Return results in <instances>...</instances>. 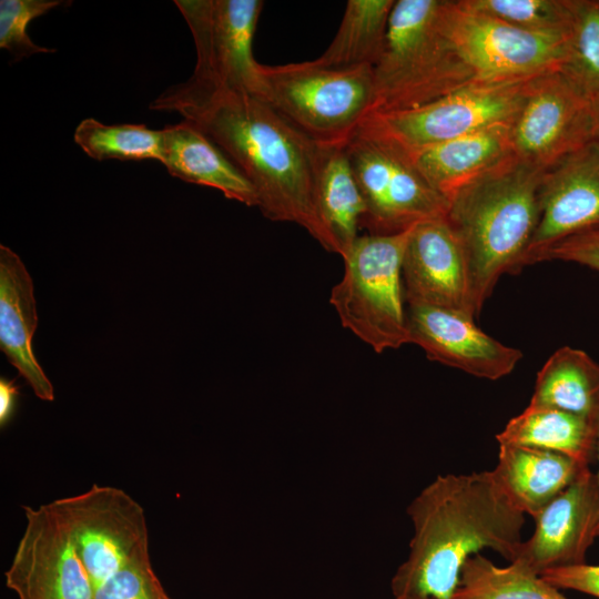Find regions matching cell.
<instances>
[{
  "instance_id": "1",
  "label": "cell",
  "mask_w": 599,
  "mask_h": 599,
  "mask_svg": "<svg viewBox=\"0 0 599 599\" xmlns=\"http://www.w3.org/2000/svg\"><path fill=\"white\" fill-rule=\"evenodd\" d=\"M150 109L177 112L214 142L254 187L258 209L275 222L303 227L337 254L315 205L321 149L255 95L172 85Z\"/></svg>"
},
{
  "instance_id": "2",
  "label": "cell",
  "mask_w": 599,
  "mask_h": 599,
  "mask_svg": "<svg viewBox=\"0 0 599 599\" xmlns=\"http://www.w3.org/2000/svg\"><path fill=\"white\" fill-rule=\"evenodd\" d=\"M407 515L413 536L390 580L393 597L453 599L469 557L490 549L511 562L524 541L526 515L491 470L437 476L410 501Z\"/></svg>"
},
{
  "instance_id": "3",
  "label": "cell",
  "mask_w": 599,
  "mask_h": 599,
  "mask_svg": "<svg viewBox=\"0 0 599 599\" xmlns=\"http://www.w3.org/2000/svg\"><path fill=\"white\" fill-rule=\"evenodd\" d=\"M544 174L514 155L448 199L445 220L463 250L474 316L504 274L521 270L540 219Z\"/></svg>"
},
{
  "instance_id": "4",
  "label": "cell",
  "mask_w": 599,
  "mask_h": 599,
  "mask_svg": "<svg viewBox=\"0 0 599 599\" xmlns=\"http://www.w3.org/2000/svg\"><path fill=\"white\" fill-rule=\"evenodd\" d=\"M439 7L440 0L395 1L374 67L372 113L416 108L479 82L444 33Z\"/></svg>"
},
{
  "instance_id": "5",
  "label": "cell",
  "mask_w": 599,
  "mask_h": 599,
  "mask_svg": "<svg viewBox=\"0 0 599 599\" xmlns=\"http://www.w3.org/2000/svg\"><path fill=\"white\" fill-rule=\"evenodd\" d=\"M263 100L319 146H345L375 103L374 67L262 64Z\"/></svg>"
},
{
  "instance_id": "6",
  "label": "cell",
  "mask_w": 599,
  "mask_h": 599,
  "mask_svg": "<svg viewBox=\"0 0 599 599\" xmlns=\"http://www.w3.org/2000/svg\"><path fill=\"white\" fill-rule=\"evenodd\" d=\"M413 227L390 235H359L343 257V276L331 291L329 303L342 326L378 354L410 344L402 266Z\"/></svg>"
},
{
  "instance_id": "7",
  "label": "cell",
  "mask_w": 599,
  "mask_h": 599,
  "mask_svg": "<svg viewBox=\"0 0 599 599\" xmlns=\"http://www.w3.org/2000/svg\"><path fill=\"white\" fill-rule=\"evenodd\" d=\"M532 79L475 82L416 108L373 112L356 134L412 154L488 126L511 125Z\"/></svg>"
},
{
  "instance_id": "8",
  "label": "cell",
  "mask_w": 599,
  "mask_h": 599,
  "mask_svg": "<svg viewBox=\"0 0 599 599\" xmlns=\"http://www.w3.org/2000/svg\"><path fill=\"white\" fill-rule=\"evenodd\" d=\"M194 39L196 63L179 84L186 90H226L263 99L262 64L253 41L262 0H175Z\"/></svg>"
},
{
  "instance_id": "9",
  "label": "cell",
  "mask_w": 599,
  "mask_h": 599,
  "mask_svg": "<svg viewBox=\"0 0 599 599\" xmlns=\"http://www.w3.org/2000/svg\"><path fill=\"white\" fill-rule=\"evenodd\" d=\"M439 22L479 82L526 80L560 71L570 37L530 32L469 10L459 0H440Z\"/></svg>"
},
{
  "instance_id": "10",
  "label": "cell",
  "mask_w": 599,
  "mask_h": 599,
  "mask_svg": "<svg viewBox=\"0 0 599 599\" xmlns=\"http://www.w3.org/2000/svg\"><path fill=\"white\" fill-rule=\"evenodd\" d=\"M345 151L365 201L362 227L368 234H396L425 221L445 219L447 200L400 149L356 134Z\"/></svg>"
},
{
  "instance_id": "11",
  "label": "cell",
  "mask_w": 599,
  "mask_h": 599,
  "mask_svg": "<svg viewBox=\"0 0 599 599\" xmlns=\"http://www.w3.org/2000/svg\"><path fill=\"white\" fill-rule=\"evenodd\" d=\"M52 504L93 588L129 564L150 556L144 509L123 489L93 484Z\"/></svg>"
},
{
  "instance_id": "12",
  "label": "cell",
  "mask_w": 599,
  "mask_h": 599,
  "mask_svg": "<svg viewBox=\"0 0 599 599\" xmlns=\"http://www.w3.org/2000/svg\"><path fill=\"white\" fill-rule=\"evenodd\" d=\"M590 98L562 72L534 78L510 125L514 155L548 171L592 140Z\"/></svg>"
},
{
  "instance_id": "13",
  "label": "cell",
  "mask_w": 599,
  "mask_h": 599,
  "mask_svg": "<svg viewBox=\"0 0 599 599\" xmlns=\"http://www.w3.org/2000/svg\"><path fill=\"white\" fill-rule=\"evenodd\" d=\"M23 510L26 526L6 586L18 599H92L93 585L52 501Z\"/></svg>"
},
{
  "instance_id": "14",
  "label": "cell",
  "mask_w": 599,
  "mask_h": 599,
  "mask_svg": "<svg viewBox=\"0 0 599 599\" xmlns=\"http://www.w3.org/2000/svg\"><path fill=\"white\" fill-rule=\"evenodd\" d=\"M599 229V143L590 141L545 172L540 219L521 268L559 241Z\"/></svg>"
},
{
  "instance_id": "15",
  "label": "cell",
  "mask_w": 599,
  "mask_h": 599,
  "mask_svg": "<svg viewBox=\"0 0 599 599\" xmlns=\"http://www.w3.org/2000/svg\"><path fill=\"white\" fill-rule=\"evenodd\" d=\"M535 531L524 540L514 561L535 573L586 564L598 537L599 485L589 467L535 517Z\"/></svg>"
},
{
  "instance_id": "16",
  "label": "cell",
  "mask_w": 599,
  "mask_h": 599,
  "mask_svg": "<svg viewBox=\"0 0 599 599\" xmlns=\"http://www.w3.org/2000/svg\"><path fill=\"white\" fill-rule=\"evenodd\" d=\"M410 344L433 361L478 378L497 380L509 375L522 352L483 332L466 313L412 305L407 309Z\"/></svg>"
},
{
  "instance_id": "17",
  "label": "cell",
  "mask_w": 599,
  "mask_h": 599,
  "mask_svg": "<svg viewBox=\"0 0 599 599\" xmlns=\"http://www.w3.org/2000/svg\"><path fill=\"white\" fill-rule=\"evenodd\" d=\"M408 306H433L474 317L467 270L460 244L445 219L416 224L409 235L402 266Z\"/></svg>"
},
{
  "instance_id": "18",
  "label": "cell",
  "mask_w": 599,
  "mask_h": 599,
  "mask_svg": "<svg viewBox=\"0 0 599 599\" xmlns=\"http://www.w3.org/2000/svg\"><path fill=\"white\" fill-rule=\"evenodd\" d=\"M38 327L32 278L21 258L0 245V348L44 402L54 399V388L34 356L32 338Z\"/></svg>"
},
{
  "instance_id": "19",
  "label": "cell",
  "mask_w": 599,
  "mask_h": 599,
  "mask_svg": "<svg viewBox=\"0 0 599 599\" xmlns=\"http://www.w3.org/2000/svg\"><path fill=\"white\" fill-rule=\"evenodd\" d=\"M447 202L458 190L514 156L510 124H496L407 154Z\"/></svg>"
},
{
  "instance_id": "20",
  "label": "cell",
  "mask_w": 599,
  "mask_h": 599,
  "mask_svg": "<svg viewBox=\"0 0 599 599\" xmlns=\"http://www.w3.org/2000/svg\"><path fill=\"white\" fill-rule=\"evenodd\" d=\"M160 162L167 172L187 183L205 185L247 206H258L254 187L222 150L193 123L162 129Z\"/></svg>"
},
{
  "instance_id": "21",
  "label": "cell",
  "mask_w": 599,
  "mask_h": 599,
  "mask_svg": "<svg viewBox=\"0 0 599 599\" xmlns=\"http://www.w3.org/2000/svg\"><path fill=\"white\" fill-rule=\"evenodd\" d=\"M498 447V461L491 470L495 479L512 505L532 518L589 467L554 451Z\"/></svg>"
},
{
  "instance_id": "22",
  "label": "cell",
  "mask_w": 599,
  "mask_h": 599,
  "mask_svg": "<svg viewBox=\"0 0 599 599\" xmlns=\"http://www.w3.org/2000/svg\"><path fill=\"white\" fill-rule=\"evenodd\" d=\"M498 445L537 448L589 466L596 458V422L561 409L528 405L496 435Z\"/></svg>"
},
{
  "instance_id": "23",
  "label": "cell",
  "mask_w": 599,
  "mask_h": 599,
  "mask_svg": "<svg viewBox=\"0 0 599 599\" xmlns=\"http://www.w3.org/2000/svg\"><path fill=\"white\" fill-rule=\"evenodd\" d=\"M317 214L343 258L355 240L366 213L359 185L345 146H322L315 180Z\"/></svg>"
},
{
  "instance_id": "24",
  "label": "cell",
  "mask_w": 599,
  "mask_h": 599,
  "mask_svg": "<svg viewBox=\"0 0 599 599\" xmlns=\"http://www.w3.org/2000/svg\"><path fill=\"white\" fill-rule=\"evenodd\" d=\"M529 405L561 409L597 422L599 363L581 349L560 347L538 372Z\"/></svg>"
},
{
  "instance_id": "25",
  "label": "cell",
  "mask_w": 599,
  "mask_h": 599,
  "mask_svg": "<svg viewBox=\"0 0 599 599\" xmlns=\"http://www.w3.org/2000/svg\"><path fill=\"white\" fill-rule=\"evenodd\" d=\"M394 4L395 0H348L335 37L315 60L333 68L375 67Z\"/></svg>"
},
{
  "instance_id": "26",
  "label": "cell",
  "mask_w": 599,
  "mask_h": 599,
  "mask_svg": "<svg viewBox=\"0 0 599 599\" xmlns=\"http://www.w3.org/2000/svg\"><path fill=\"white\" fill-rule=\"evenodd\" d=\"M453 599H569L518 561L499 567L481 554L464 564Z\"/></svg>"
},
{
  "instance_id": "27",
  "label": "cell",
  "mask_w": 599,
  "mask_h": 599,
  "mask_svg": "<svg viewBox=\"0 0 599 599\" xmlns=\"http://www.w3.org/2000/svg\"><path fill=\"white\" fill-rule=\"evenodd\" d=\"M74 142L97 161L161 160L162 130L144 124H104L95 119L82 120L74 131Z\"/></svg>"
},
{
  "instance_id": "28",
  "label": "cell",
  "mask_w": 599,
  "mask_h": 599,
  "mask_svg": "<svg viewBox=\"0 0 599 599\" xmlns=\"http://www.w3.org/2000/svg\"><path fill=\"white\" fill-rule=\"evenodd\" d=\"M572 28L562 72L589 98L599 93V0H570Z\"/></svg>"
},
{
  "instance_id": "29",
  "label": "cell",
  "mask_w": 599,
  "mask_h": 599,
  "mask_svg": "<svg viewBox=\"0 0 599 599\" xmlns=\"http://www.w3.org/2000/svg\"><path fill=\"white\" fill-rule=\"evenodd\" d=\"M467 9L541 34L568 37L572 28L570 0H459Z\"/></svg>"
},
{
  "instance_id": "30",
  "label": "cell",
  "mask_w": 599,
  "mask_h": 599,
  "mask_svg": "<svg viewBox=\"0 0 599 599\" xmlns=\"http://www.w3.org/2000/svg\"><path fill=\"white\" fill-rule=\"evenodd\" d=\"M65 3L60 0H1L0 48L10 52L14 61L37 53H50V49L35 44L27 33L28 24L35 18Z\"/></svg>"
},
{
  "instance_id": "31",
  "label": "cell",
  "mask_w": 599,
  "mask_h": 599,
  "mask_svg": "<svg viewBox=\"0 0 599 599\" xmlns=\"http://www.w3.org/2000/svg\"><path fill=\"white\" fill-rule=\"evenodd\" d=\"M92 599H172L154 572L150 556L138 559L94 588Z\"/></svg>"
},
{
  "instance_id": "32",
  "label": "cell",
  "mask_w": 599,
  "mask_h": 599,
  "mask_svg": "<svg viewBox=\"0 0 599 599\" xmlns=\"http://www.w3.org/2000/svg\"><path fill=\"white\" fill-rule=\"evenodd\" d=\"M545 261H565L599 272V229L570 235L549 247L540 257Z\"/></svg>"
},
{
  "instance_id": "33",
  "label": "cell",
  "mask_w": 599,
  "mask_h": 599,
  "mask_svg": "<svg viewBox=\"0 0 599 599\" xmlns=\"http://www.w3.org/2000/svg\"><path fill=\"white\" fill-rule=\"evenodd\" d=\"M540 576L560 590H575L599 599V565L552 568Z\"/></svg>"
},
{
  "instance_id": "34",
  "label": "cell",
  "mask_w": 599,
  "mask_h": 599,
  "mask_svg": "<svg viewBox=\"0 0 599 599\" xmlns=\"http://www.w3.org/2000/svg\"><path fill=\"white\" fill-rule=\"evenodd\" d=\"M19 399V387L14 380L0 378V426L3 428L12 418Z\"/></svg>"
},
{
  "instance_id": "35",
  "label": "cell",
  "mask_w": 599,
  "mask_h": 599,
  "mask_svg": "<svg viewBox=\"0 0 599 599\" xmlns=\"http://www.w3.org/2000/svg\"><path fill=\"white\" fill-rule=\"evenodd\" d=\"M591 102V121H592V140L599 143V93L590 98Z\"/></svg>"
},
{
  "instance_id": "36",
  "label": "cell",
  "mask_w": 599,
  "mask_h": 599,
  "mask_svg": "<svg viewBox=\"0 0 599 599\" xmlns=\"http://www.w3.org/2000/svg\"><path fill=\"white\" fill-rule=\"evenodd\" d=\"M596 426H597L596 459L598 460V465H599V416L597 418ZM596 475H597L598 485H599V469H598V473ZM598 537H599V526H598Z\"/></svg>"
},
{
  "instance_id": "37",
  "label": "cell",
  "mask_w": 599,
  "mask_h": 599,
  "mask_svg": "<svg viewBox=\"0 0 599 599\" xmlns=\"http://www.w3.org/2000/svg\"><path fill=\"white\" fill-rule=\"evenodd\" d=\"M393 599H434L430 597H424L418 595H402V596H395Z\"/></svg>"
}]
</instances>
